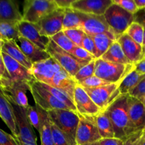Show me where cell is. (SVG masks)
<instances>
[{
    "label": "cell",
    "instance_id": "44dd1931",
    "mask_svg": "<svg viewBox=\"0 0 145 145\" xmlns=\"http://www.w3.org/2000/svg\"><path fill=\"white\" fill-rule=\"evenodd\" d=\"M0 118L2 119L8 129L11 130L12 135L16 137L18 136V130L16 124L14 109L1 85H0Z\"/></svg>",
    "mask_w": 145,
    "mask_h": 145
},
{
    "label": "cell",
    "instance_id": "4316f807",
    "mask_svg": "<svg viewBox=\"0 0 145 145\" xmlns=\"http://www.w3.org/2000/svg\"><path fill=\"white\" fill-rule=\"evenodd\" d=\"M145 78V74L139 72L135 67L130 71L119 83L118 91L120 95L129 94L130 91Z\"/></svg>",
    "mask_w": 145,
    "mask_h": 145
},
{
    "label": "cell",
    "instance_id": "d590c367",
    "mask_svg": "<svg viewBox=\"0 0 145 145\" xmlns=\"http://www.w3.org/2000/svg\"><path fill=\"white\" fill-rule=\"evenodd\" d=\"M95 64H96V59L91 61L87 65L82 67L77 73L74 76V79L76 81V83L82 82L91 76H93L95 73Z\"/></svg>",
    "mask_w": 145,
    "mask_h": 145
},
{
    "label": "cell",
    "instance_id": "74e56055",
    "mask_svg": "<svg viewBox=\"0 0 145 145\" xmlns=\"http://www.w3.org/2000/svg\"><path fill=\"white\" fill-rule=\"evenodd\" d=\"M124 145H145V130L135 132L123 140Z\"/></svg>",
    "mask_w": 145,
    "mask_h": 145
},
{
    "label": "cell",
    "instance_id": "4fadbf2b",
    "mask_svg": "<svg viewBox=\"0 0 145 145\" xmlns=\"http://www.w3.org/2000/svg\"><path fill=\"white\" fill-rule=\"evenodd\" d=\"M64 16L65 9L59 8L35 25L41 35L51 38L63 31Z\"/></svg>",
    "mask_w": 145,
    "mask_h": 145
},
{
    "label": "cell",
    "instance_id": "9f6ffc18",
    "mask_svg": "<svg viewBox=\"0 0 145 145\" xmlns=\"http://www.w3.org/2000/svg\"><path fill=\"white\" fill-rule=\"evenodd\" d=\"M3 42H4V40H2L0 39V50H1V48H2Z\"/></svg>",
    "mask_w": 145,
    "mask_h": 145
},
{
    "label": "cell",
    "instance_id": "b9f144b4",
    "mask_svg": "<svg viewBox=\"0 0 145 145\" xmlns=\"http://www.w3.org/2000/svg\"><path fill=\"white\" fill-rule=\"evenodd\" d=\"M50 127L52 130V138H53L54 144L55 145H69L67 140L66 137L63 133L60 131L59 128L54 123L50 121Z\"/></svg>",
    "mask_w": 145,
    "mask_h": 145
},
{
    "label": "cell",
    "instance_id": "52a82bcc",
    "mask_svg": "<svg viewBox=\"0 0 145 145\" xmlns=\"http://www.w3.org/2000/svg\"><path fill=\"white\" fill-rule=\"evenodd\" d=\"M46 51L50 56L53 58L64 70L73 77L82 67L88 64L78 60L70 53L59 48L51 39L50 40L49 43L47 46Z\"/></svg>",
    "mask_w": 145,
    "mask_h": 145
},
{
    "label": "cell",
    "instance_id": "11a10c76",
    "mask_svg": "<svg viewBox=\"0 0 145 145\" xmlns=\"http://www.w3.org/2000/svg\"><path fill=\"white\" fill-rule=\"evenodd\" d=\"M82 145H100V144H99V142H96L89 143V144H82Z\"/></svg>",
    "mask_w": 145,
    "mask_h": 145
},
{
    "label": "cell",
    "instance_id": "bcb514c9",
    "mask_svg": "<svg viewBox=\"0 0 145 145\" xmlns=\"http://www.w3.org/2000/svg\"><path fill=\"white\" fill-rule=\"evenodd\" d=\"M0 145H19L16 137L0 129Z\"/></svg>",
    "mask_w": 145,
    "mask_h": 145
},
{
    "label": "cell",
    "instance_id": "f6af8a7d",
    "mask_svg": "<svg viewBox=\"0 0 145 145\" xmlns=\"http://www.w3.org/2000/svg\"><path fill=\"white\" fill-rule=\"evenodd\" d=\"M129 95L141 101L145 96V78L143 79L131 91Z\"/></svg>",
    "mask_w": 145,
    "mask_h": 145
},
{
    "label": "cell",
    "instance_id": "83f0119b",
    "mask_svg": "<svg viewBox=\"0 0 145 145\" xmlns=\"http://www.w3.org/2000/svg\"><path fill=\"white\" fill-rule=\"evenodd\" d=\"M90 36L92 38L96 45V59L101 57L113 45V42L117 40V38L113 33H101Z\"/></svg>",
    "mask_w": 145,
    "mask_h": 145
},
{
    "label": "cell",
    "instance_id": "5bb4252c",
    "mask_svg": "<svg viewBox=\"0 0 145 145\" xmlns=\"http://www.w3.org/2000/svg\"><path fill=\"white\" fill-rule=\"evenodd\" d=\"M79 14L82 18L80 29L83 30L87 35H95L101 33L114 34L103 15H93L81 12H79Z\"/></svg>",
    "mask_w": 145,
    "mask_h": 145
},
{
    "label": "cell",
    "instance_id": "3957f363",
    "mask_svg": "<svg viewBox=\"0 0 145 145\" xmlns=\"http://www.w3.org/2000/svg\"><path fill=\"white\" fill-rule=\"evenodd\" d=\"M135 68V65H123L104 60L96 59L95 76L110 84L120 83L122 79Z\"/></svg>",
    "mask_w": 145,
    "mask_h": 145
},
{
    "label": "cell",
    "instance_id": "7dc6e473",
    "mask_svg": "<svg viewBox=\"0 0 145 145\" xmlns=\"http://www.w3.org/2000/svg\"><path fill=\"white\" fill-rule=\"evenodd\" d=\"M4 80H11V77L7 72L5 63H4L2 55H1V51L0 50V81Z\"/></svg>",
    "mask_w": 145,
    "mask_h": 145
},
{
    "label": "cell",
    "instance_id": "484cf974",
    "mask_svg": "<svg viewBox=\"0 0 145 145\" xmlns=\"http://www.w3.org/2000/svg\"><path fill=\"white\" fill-rule=\"evenodd\" d=\"M35 106L38 110L40 120V130L39 132L40 135V145H55L51 130L50 120L48 113L39 106L36 105Z\"/></svg>",
    "mask_w": 145,
    "mask_h": 145
},
{
    "label": "cell",
    "instance_id": "f1b7e54d",
    "mask_svg": "<svg viewBox=\"0 0 145 145\" xmlns=\"http://www.w3.org/2000/svg\"><path fill=\"white\" fill-rule=\"evenodd\" d=\"M96 125L102 139L115 137L114 129L106 110H102L95 116Z\"/></svg>",
    "mask_w": 145,
    "mask_h": 145
},
{
    "label": "cell",
    "instance_id": "d6a6232c",
    "mask_svg": "<svg viewBox=\"0 0 145 145\" xmlns=\"http://www.w3.org/2000/svg\"><path fill=\"white\" fill-rule=\"evenodd\" d=\"M39 84H40V86H42V87H43L44 89H46L48 91H49L50 93H52L58 101H59L60 102L63 103L64 104L66 105L71 110L77 112L76 111V106H75L74 103V101L72 100L69 96H67L66 93H64L62 91L59 90V89H56V88L53 87V86H50V85L40 83V82H39Z\"/></svg>",
    "mask_w": 145,
    "mask_h": 145
},
{
    "label": "cell",
    "instance_id": "277c9868",
    "mask_svg": "<svg viewBox=\"0 0 145 145\" xmlns=\"http://www.w3.org/2000/svg\"><path fill=\"white\" fill-rule=\"evenodd\" d=\"M57 8L55 0H26L23 8V21L36 24Z\"/></svg>",
    "mask_w": 145,
    "mask_h": 145
},
{
    "label": "cell",
    "instance_id": "ee69618b",
    "mask_svg": "<svg viewBox=\"0 0 145 145\" xmlns=\"http://www.w3.org/2000/svg\"><path fill=\"white\" fill-rule=\"evenodd\" d=\"M82 48H83L84 49L86 50V51L90 52L91 55H93V56L96 57V45H95L94 42H93V39H92V38L90 36V35H87V34H85L83 40H82Z\"/></svg>",
    "mask_w": 145,
    "mask_h": 145
},
{
    "label": "cell",
    "instance_id": "603a6c76",
    "mask_svg": "<svg viewBox=\"0 0 145 145\" xmlns=\"http://www.w3.org/2000/svg\"><path fill=\"white\" fill-rule=\"evenodd\" d=\"M76 85L77 83L73 76L62 69L55 74L51 86L63 91L74 101V95Z\"/></svg>",
    "mask_w": 145,
    "mask_h": 145
},
{
    "label": "cell",
    "instance_id": "f907efd6",
    "mask_svg": "<svg viewBox=\"0 0 145 145\" xmlns=\"http://www.w3.org/2000/svg\"><path fill=\"white\" fill-rule=\"evenodd\" d=\"M135 21L142 24V25H145L144 10H140V11L135 15Z\"/></svg>",
    "mask_w": 145,
    "mask_h": 145
},
{
    "label": "cell",
    "instance_id": "60d3db41",
    "mask_svg": "<svg viewBox=\"0 0 145 145\" xmlns=\"http://www.w3.org/2000/svg\"><path fill=\"white\" fill-rule=\"evenodd\" d=\"M72 55H73L78 60L86 62V63H89V62L96 59V57L93 55H91L90 52L86 51L82 47L79 46H76L74 48L72 53Z\"/></svg>",
    "mask_w": 145,
    "mask_h": 145
},
{
    "label": "cell",
    "instance_id": "c3c4849f",
    "mask_svg": "<svg viewBox=\"0 0 145 145\" xmlns=\"http://www.w3.org/2000/svg\"><path fill=\"white\" fill-rule=\"evenodd\" d=\"M99 142L100 145H124L123 140L116 138V137L101 139Z\"/></svg>",
    "mask_w": 145,
    "mask_h": 145
},
{
    "label": "cell",
    "instance_id": "4dcf8cb0",
    "mask_svg": "<svg viewBox=\"0 0 145 145\" xmlns=\"http://www.w3.org/2000/svg\"><path fill=\"white\" fill-rule=\"evenodd\" d=\"M18 23L0 21V39L2 40L16 41L20 37L18 30Z\"/></svg>",
    "mask_w": 145,
    "mask_h": 145
},
{
    "label": "cell",
    "instance_id": "1f68e13d",
    "mask_svg": "<svg viewBox=\"0 0 145 145\" xmlns=\"http://www.w3.org/2000/svg\"><path fill=\"white\" fill-rule=\"evenodd\" d=\"M82 24L79 12L72 8L65 9V16L63 20V31L72 28H80Z\"/></svg>",
    "mask_w": 145,
    "mask_h": 145
},
{
    "label": "cell",
    "instance_id": "f5cc1de1",
    "mask_svg": "<svg viewBox=\"0 0 145 145\" xmlns=\"http://www.w3.org/2000/svg\"><path fill=\"white\" fill-rule=\"evenodd\" d=\"M137 8L140 10H143L145 8V0H134Z\"/></svg>",
    "mask_w": 145,
    "mask_h": 145
},
{
    "label": "cell",
    "instance_id": "680465c9",
    "mask_svg": "<svg viewBox=\"0 0 145 145\" xmlns=\"http://www.w3.org/2000/svg\"><path fill=\"white\" fill-rule=\"evenodd\" d=\"M143 10H144V11H145V8H144V9H143Z\"/></svg>",
    "mask_w": 145,
    "mask_h": 145
},
{
    "label": "cell",
    "instance_id": "cb8c5ba5",
    "mask_svg": "<svg viewBox=\"0 0 145 145\" xmlns=\"http://www.w3.org/2000/svg\"><path fill=\"white\" fill-rule=\"evenodd\" d=\"M22 20V14L16 1L0 0V21L18 23Z\"/></svg>",
    "mask_w": 145,
    "mask_h": 145
},
{
    "label": "cell",
    "instance_id": "91938a15",
    "mask_svg": "<svg viewBox=\"0 0 145 145\" xmlns=\"http://www.w3.org/2000/svg\"><path fill=\"white\" fill-rule=\"evenodd\" d=\"M144 130H145V129H144Z\"/></svg>",
    "mask_w": 145,
    "mask_h": 145
},
{
    "label": "cell",
    "instance_id": "7402d4cb",
    "mask_svg": "<svg viewBox=\"0 0 145 145\" xmlns=\"http://www.w3.org/2000/svg\"><path fill=\"white\" fill-rule=\"evenodd\" d=\"M16 42L24 55L33 64L50 57L46 50L41 49L40 48L28 40L24 38V37L20 36Z\"/></svg>",
    "mask_w": 145,
    "mask_h": 145
},
{
    "label": "cell",
    "instance_id": "ac0fdd59",
    "mask_svg": "<svg viewBox=\"0 0 145 145\" xmlns=\"http://www.w3.org/2000/svg\"><path fill=\"white\" fill-rule=\"evenodd\" d=\"M1 55L11 81L26 82L28 83H31L35 81L30 69H28L22 65L14 60L7 54L1 52Z\"/></svg>",
    "mask_w": 145,
    "mask_h": 145
},
{
    "label": "cell",
    "instance_id": "e575fe53",
    "mask_svg": "<svg viewBox=\"0 0 145 145\" xmlns=\"http://www.w3.org/2000/svg\"><path fill=\"white\" fill-rule=\"evenodd\" d=\"M125 33L128 35L137 43L141 45H142L143 37H144V27L142 24L134 21L127 28Z\"/></svg>",
    "mask_w": 145,
    "mask_h": 145
},
{
    "label": "cell",
    "instance_id": "d6986e66",
    "mask_svg": "<svg viewBox=\"0 0 145 145\" xmlns=\"http://www.w3.org/2000/svg\"><path fill=\"white\" fill-rule=\"evenodd\" d=\"M17 25L20 36L24 37L41 49L46 50L50 38L41 35L35 24L22 20L18 23Z\"/></svg>",
    "mask_w": 145,
    "mask_h": 145
},
{
    "label": "cell",
    "instance_id": "2e32d148",
    "mask_svg": "<svg viewBox=\"0 0 145 145\" xmlns=\"http://www.w3.org/2000/svg\"><path fill=\"white\" fill-rule=\"evenodd\" d=\"M128 114L133 133L145 129V107L139 99L128 94Z\"/></svg>",
    "mask_w": 145,
    "mask_h": 145
},
{
    "label": "cell",
    "instance_id": "30bf717a",
    "mask_svg": "<svg viewBox=\"0 0 145 145\" xmlns=\"http://www.w3.org/2000/svg\"><path fill=\"white\" fill-rule=\"evenodd\" d=\"M118 85L119 83L110 84L96 88L84 89L95 104L102 111L106 110L109 105L120 95L118 91Z\"/></svg>",
    "mask_w": 145,
    "mask_h": 145
},
{
    "label": "cell",
    "instance_id": "e0dca14e",
    "mask_svg": "<svg viewBox=\"0 0 145 145\" xmlns=\"http://www.w3.org/2000/svg\"><path fill=\"white\" fill-rule=\"evenodd\" d=\"M112 4V0H74L71 8L84 14L103 16Z\"/></svg>",
    "mask_w": 145,
    "mask_h": 145
},
{
    "label": "cell",
    "instance_id": "681fc988",
    "mask_svg": "<svg viewBox=\"0 0 145 145\" xmlns=\"http://www.w3.org/2000/svg\"><path fill=\"white\" fill-rule=\"evenodd\" d=\"M55 1L59 8L66 9V8H71L72 3L74 0H55Z\"/></svg>",
    "mask_w": 145,
    "mask_h": 145
},
{
    "label": "cell",
    "instance_id": "6f0895ef",
    "mask_svg": "<svg viewBox=\"0 0 145 145\" xmlns=\"http://www.w3.org/2000/svg\"><path fill=\"white\" fill-rule=\"evenodd\" d=\"M141 101L142 102V103H143V104H144V107H145V96H144V98H143L142 99V100H141Z\"/></svg>",
    "mask_w": 145,
    "mask_h": 145
},
{
    "label": "cell",
    "instance_id": "9a60e30c",
    "mask_svg": "<svg viewBox=\"0 0 145 145\" xmlns=\"http://www.w3.org/2000/svg\"><path fill=\"white\" fill-rule=\"evenodd\" d=\"M74 103L78 113L86 116H96L101 110L91 100L83 87L76 85L74 95Z\"/></svg>",
    "mask_w": 145,
    "mask_h": 145
},
{
    "label": "cell",
    "instance_id": "d4e9b609",
    "mask_svg": "<svg viewBox=\"0 0 145 145\" xmlns=\"http://www.w3.org/2000/svg\"><path fill=\"white\" fill-rule=\"evenodd\" d=\"M1 52L9 55L11 58L18 62L23 66L28 69L31 70L33 67V63L28 59L24 54L21 48L17 44L16 41L10 40H4Z\"/></svg>",
    "mask_w": 145,
    "mask_h": 145
},
{
    "label": "cell",
    "instance_id": "5b68a950",
    "mask_svg": "<svg viewBox=\"0 0 145 145\" xmlns=\"http://www.w3.org/2000/svg\"><path fill=\"white\" fill-rule=\"evenodd\" d=\"M103 16L117 39L125 33L135 21L134 14L113 3L108 8Z\"/></svg>",
    "mask_w": 145,
    "mask_h": 145
},
{
    "label": "cell",
    "instance_id": "816d5d0a",
    "mask_svg": "<svg viewBox=\"0 0 145 145\" xmlns=\"http://www.w3.org/2000/svg\"><path fill=\"white\" fill-rule=\"evenodd\" d=\"M135 67L137 71L142 74H145V59L135 65Z\"/></svg>",
    "mask_w": 145,
    "mask_h": 145
},
{
    "label": "cell",
    "instance_id": "f35d334b",
    "mask_svg": "<svg viewBox=\"0 0 145 145\" xmlns=\"http://www.w3.org/2000/svg\"><path fill=\"white\" fill-rule=\"evenodd\" d=\"M65 35L74 42L76 45L79 47H82V40L85 35V33L83 30L80 28H72V29H67L63 31Z\"/></svg>",
    "mask_w": 145,
    "mask_h": 145
},
{
    "label": "cell",
    "instance_id": "6da1fadb",
    "mask_svg": "<svg viewBox=\"0 0 145 145\" xmlns=\"http://www.w3.org/2000/svg\"><path fill=\"white\" fill-rule=\"evenodd\" d=\"M127 99L128 94L120 95L105 110L113 125L115 137L123 140L133 133L129 118Z\"/></svg>",
    "mask_w": 145,
    "mask_h": 145
},
{
    "label": "cell",
    "instance_id": "8d00e7d4",
    "mask_svg": "<svg viewBox=\"0 0 145 145\" xmlns=\"http://www.w3.org/2000/svg\"><path fill=\"white\" fill-rule=\"evenodd\" d=\"M26 115L28 119L30 124L32 125L33 128L40 132V116L38 110L36 106H28L26 108Z\"/></svg>",
    "mask_w": 145,
    "mask_h": 145
},
{
    "label": "cell",
    "instance_id": "db71d44e",
    "mask_svg": "<svg viewBox=\"0 0 145 145\" xmlns=\"http://www.w3.org/2000/svg\"><path fill=\"white\" fill-rule=\"evenodd\" d=\"M144 27V37H143V42L142 47V52H143V57L145 59V25H142Z\"/></svg>",
    "mask_w": 145,
    "mask_h": 145
},
{
    "label": "cell",
    "instance_id": "7a4b0ae2",
    "mask_svg": "<svg viewBox=\"0 0 145 145\" xmlns=\"http://www.w3.org/2000/svg\"><path fill=\"white\" fill-rule=\"evenodd\" d=\"M47 113L50 121L63 133L69 145H76V130L79 122L77 112L64 109H55Z\"/></svg>",
    "mask_w": 145,
    "mask_h": 145
},
{
    "label": "cell",
    "instance_id": "9c48e42d",
    "mask_svg": "<svg viewBox=\"0 0 145 145\" xmlns=\"http://www.w3.org/2000/svg\"><path fill=\"white\" fill-rule=\"evenodd\" d=\"M79 122L76 130V145L99 142L101 140L95 120V116H86L79 114Z\"/></svg>",
    "mask_w": 145,
    "mask_h": 145
},
{
    "label": "cell",
    "instance_id": "ffe728a7",
    "mask_svg": "<svg viewBox=\"0 0 145 145\" xmlns=\"http://www.w3.org/2000/svg\"><path fill=\"white\" fill-rule=\"evenodd\" d=\"M126 57L130 64L136 65L144 59L142 47L132 39L128 35L123 33L117 39Z\"/></svg>",
    "mask_w": 145,
    "mask_h": 145
},
{
    "label": "cell",
    "instance_id": "ab89813d",
    "mask_svg": "<svg viewBox=\"0 0 145 145\" xmlns=\"http://www.w3.org/2000/svg\"><path fill=\"white\" fill-rule=\"evenodd\" d=\"M110 84V83H108V82H106V81L100 79L98 76L93 75V76L79 82L77 84H79V86H81L83 88H96L99 87V86L108 85Z\"/></svg>",
    "mask_w": 145,
    "mask_h": 145
},
{
    "label": "cell",
    "instance_id": "7c38bea8",
    "mask_svg": "<svg viewBox=\"0 0 145 145\" xmlns=\"http://www.w3.org/2000/svg\"><path fill=\"white\" fill-rule=\"evenodd\" d=\"M62 68L52 57L33 64L31 69L32 75L36 82L52 85L55 74Z\"/></svg>",
    "mask_w": 145,
    "mask_h": 145
},
{
    "label": "cell",
    "instance_id": "836d02e7",
    "mask_svg": "<svg viewBox=\"0 0 145 145\" xmlns=\"http://www.w3.org/2000/svg\"><path fill=\"white\" fill-rule=\"evenodd\" d=\"M50 38L54 42L57 44L58 46L66 52H69L72 55V52L77 45H75L64 33V31H60L56 35L52 36Z\"/></svg>",
    "mask_w": 145,
    "mask_h": 145
},
{
    "label": "cell",
    "instance_id": "7bdbcfd3",
    "mask_svg": "<svg viewBox=\"0 0 145 145\" xmlns=\"http://www.w3.org/2000/svg\"><path fill=\"white\" fill-rule=\"evenodd\" d=\"M115 4L120 6L123 9L135 15L139 11L134 0H112Z\"/></svg>",
    "mask_w": 145,
    "mask_h": 145
},
{
    "label": "cell",
    "instance_id": "8992f818",
    "mask_svg": "<svg viewBox=\"0 0 145 145\" xmlns=\"http://www.w3.org/2000/svg\"><path fill=\"white\" fill-rule=\"evenodd\" d=\"M15 116L18 136L16 137L19 145H38L33 127L30 124L26 115V108L11 103Z\"/></svg>",
    "mask_w": 145,
    "mask_h": 145
},
{
    "label": "cell",
    "instance_id": "f546056e",
    "mask_svg": "<svg viewBox=\"0 0 145 145\" xmlns=\"http://www.w3.org/2000/svg\"><path fill=\"white\" fill-rule=\"evenodd\" d=\"M101 58L113 63L123 64V65L130 64L124 54L120 43L117 40L113 42L107 52H106V53Z\"/></svg>",
    "mask_w": 145,
    "mask_h": 145
},
{
    "label": "cell",
    "instance_id": "ba28073f",
    "mask_svg": "<svg viewBox=\"0 0 145 145\" xmlns=\"http://www.w3.org/2000/svg\"><path fill=\"white\" fill-rule=\"evenodd\" d=\"M30 92L35 101V105L46 112L55 109L70 110L66 105L58 101L52 93L42 87L39 82L36 81L30 83Z\"/></svg>",
    "mask_w": 145,
    "mask_h": 145
},
{
    "label": "cell",
    "instance_id": "8fae6325",
    "mask_svg": "<svg viewBox=\"0 0 145 145\" xmlns=\"http://www.w3.org/2000/svg\"><path fill=\"white\" fill-rule=\"evenodd\" d=\"M0 85L4 89L10 102L24 108H27L29 106L26 91H30V83L26 82L4 80L0 81Z\"/></svg>",
    "mask_w": 145,
    "mask_h": 145
}]
</instances>
